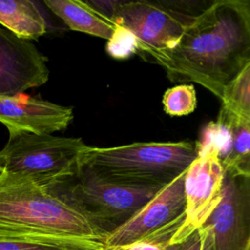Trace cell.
Returning <instances> with one entry per match:
<instances>
[{
  "mask_svg": "<svg viewBox=\"0 0 250 250\" xmlns=\"http://www.w3.org/2000/svg\"><path fill=\"white\" fill-rule=\"evenodd\" d=\"M174 83H197L222 100L226 85L250 63V2L216 0L203 8L171 49L148 52Z\"/></svg>",
  "mask_w": 250,
  "mask_h": 250,
  "instance_id": "1",
  "label": "cell"
},
{
  "mask_svg": "<svg viewBox=\"0 0 250 250\" xmlns=\"http://www.w3.org/2000/svg\"><path fill=\"white\" fill-rule=\"evenodd\" d=\"M0 235H69L104 241L88 222L30 179L0 175Z\"/></svg>",
  "mask_w": 250,
  "mask_h": 250,
  "instance_id": "2",
  "label": "cell"
},
{
  "mask_svg": "<svg viewBox=\"0 0 250 250\" xmlns=\"http://www.w3.org/2000/svg\"><path fill=\"white\" fill-rule=\"evenodd\" d=\"M196 156V144L188 141L111 147L88 146L83 153V167L117 184L161 188L186 172Z\"/></svg>",
  "mask_w": 250,
  "mask_h": 250,
  "instance_id": "3",
  "label": "cell"
},
{
  "mask_svg": "<svg viewBox=\"0 0 250 250\" xmlns=\"http://www.w3.org/2000/svg\"><path fill=\"white\" fill-rule=\"evenodd\" d=\"M159 189L117 184L85 167L67 182L45 188L83 217L104 241Z\"/></svg>",
  "mask_w": 250,
  "mask_h": 250,
  "instance_id": "4",
  "label": "cell"
},
{
  "mask_svg": "<svg viewBox=\"0 0 250 250\" xmlns=\"http://www.w3.org/2000/svg\"><path fill=\"white\" fill-rule=\"evenodd\" d=\"M88 147L81 138L21 134L0 150L4 172L26 177L44 189L76 176Z\"/></svg>",
  "mask_w": 250,
  "mask_h": 250,
  "instance_id": "5",
  "label": "cell"
},
{
  "mask_svg": "<svg viewBox=\"0 0 250 250\" xmlns=\"http://www.w3.org/2000/svg\"><path fill=\"white\" fill-rule=\"evenodd\" d=\"M180 2L117 1L111 20L136 37L137 54L173 48L197 13Z\"/></svg>",
  "mask_w": 250,
  "mask_h": 250,
  "instance_id": "6",
  "label": "cell"
},
{
  "mask_svg": "<svg viewBox=\"0 0 250 250\" xmlns=\"http://www.w3.org/2000/svg\"><path fill=\"white\" fill-rule=\"evenodd\" d=\"M201 250H250V176H224L222 198L198 228Z\"/></svg>",
  "mask_w": 250,
  "mask_h": 250,
  "instance_id": "7",
  "label": "cell"
},
{
  "mask_svg": "<svg viewBox=\"0 0 250 250\" xmlns=\"http://www.w3.org/2000/svg\"><path fill=\"white\" fill-rule=\"evenodd\" d=\"M196 147L197 156L186 170L184 181L185 220L169 243L185 239L201 227L222 198L225 173L218 152L211 146Z\"/></svg>",
  "mask_w": 250,
  "mask_h": 250,
  "instance_id": "8",
  "label": "cell"
},
{
  "mask_svg": "<svg viewBox=\"0 0 250 250\" xmlns=\"http://www.w3.org/2000/svg\"><path fill=\"white\" fill-rule=\"evenodd\" d=\"M186 172L161 188L123 226L104 241L106 249L133 243L185 220Z\"/></svg>",
  "mask_w": 250,
  "mask_h": 250,
  "instance_id": "9",
  "label": "cell"
},
{
  "mask_svg": "<svg viewBox=\"0 0 250 250\" xmlns=\"http://www.w3.org/2000/svg\"><path fill=\"white\" fill-rule=\"evenodd\" d=\"M48 59L30 42L0 26V96H15L44 85Z\"/></svg>",
  "mask_w": 250,
  "mask_h": 250,
  "instance_id": "10",
  "label": "cell"
},
{
  "mask_svg": "<svg viewBox=\"0 0 250 250\" xmlns=\"http://www.w3.org/2000/svg\"><path fill=\"white\" fill-rule=\"evenodd\" d=\"M72 119L70 106L24 93L0 96V123L7 128L9 138L21 134H52L64 130Z\"/></svg>",
  "mask_w": 250,
  "mask_h": 250,
  "instance_id": "11",
  "label": "cell"
},
{
  "mask_svg": "<svg viewBox=\"0 0 250 250\" xmlns=\"http://www.w3.org/2000/svg\"><path fill=\"white\" fill-rule=\"evenodd\" d=\"M45 5L71 30L108 40L117 24L89 1L45 0Z\"/></svg>",
  "mask_w": 250,
  "mask_h": 250,
  "instance_id": "12",
  "label": "cell"
},
{
  "mask_svg": "<svg viewBox=\"0 0 250 250\" xmlns=\"http://www.w3.org/2000/svg\"><path fill=\"white\" fill-rule=\"evenodd\" d=\"M0 25L23 40H35L47 29L46 21L30 0H0Z\"/></svg>",
  "mask_w": 250,
  "mask_h": 250,
  "instance_id": "13",
  "label": "cell"
},
{
  "mask_svg": "<svg viewBox=\"0 0 250 250\" xmlns=\"http://www.w3.org/2000/svg\"><path fill=\"white\" fill-rule=\"evenodd\" d=\"M231 133L228 154L221 160L224 173L234 176H250V120L237 117L221 106Z\"/></svg>",
  "mask_w": 250,
  "mask_h": 250,
  "instance_id": "14",
  "label": "cell"
},
{
  "mask_svg": "<svg viewBox=\"0 0 250 250\" xmlns=\"http://www.w3.org/2000/svg\"><path fill=\"white\" fill-rule=\"evenodd\" d=\"M0 250H107L100 240L58 235L46 237L0 235Z\"/></svg>",
  "mask_w": 250,
  "mask_h": 250,
  "instance_id": "15",
  "label": "cell"
},
{
  "mask_svg": "<svg viewBox=\"0 0 250 250\" xmlns=\"http://www.w3.org/2000/svg\"><path fill=\"white\" fill-rule=\"evenodd\" d=\"M222 107L233 115L250 120V63L224 88Z\"/></svg>",
  "mask_w": 250,
  "mask_h": 250,
  "instance_id": "16",
  "label": "cell"
},
{
  "mask_svg": "<svg viewBox=\"0 0 250 250\" xmlns=\"http://www.w3.org/2000/svg\"><path fill=\"white\" fill-rule=\"evenodd\" d=\"M164 111L171 116L188 115L194 111L197 104L196 91L190 84H180L168 89L163 97Z\"/></svg>",
  "mask_w": 250,
  "mask_h": 250,
  "instance_id": "17",
  "label": "cell"
},
{
  "mask_svg": "<svg viewBox=\"0 0 250 250\" xmlns=\"http://www.w3.org/2000/svg\"><path fill=\"white\" fill-rule=\"evenodd\" d=\"M136 37L127 28L117 24L111 37L106 42L105 50L114 59L124 60L137 53Z\"/></svg>",
  "mask_w": 250,
  "mask_h": 250,
  "instance_id": "18",
  "label": "cell"
},
{
  "mask_svg": "<svg viewBox=\"0 0 250 250\" xmlns=\"http://www.w3.org/2000/svg\"><path fill=\"white\" fill-rule=\"evenodd\" d=\"M182 224L183 222H180L141 240L107 250H164V246L170 241Z\"/></svg>",
  "mask_w": 250,
  "mask_h": 250,
  "instance_id": "19",
  "label": "cell"
},
{
  "mask_svg": "<svg viewBox=\"0 0 250 250\" xmlns=\"http://www.w3.org/2000/svg\"><path fill=\"white\" fill-rule=\"evenodd\" d=\"M202 239L199 229H195L185 239L177 243H167L164 250H201Z\"/></svg>",
  "mask_w": 250,
  "mask_h": 250,
  "instance_id": "20",
  "label": "cell"
},
{
  "mask_svg": "<svg viewBox=\"0 0 250 250\" xmlns=\"http://www.w3.org/2000/svg\"><path fill=\"white\" fill-rule=\"evenodd\" d=\"M0 167H2V168H4V158L2 157V155H1V153H0Z\"/></svg>",
  "mask_w": 250,
  "mask_h": 250,
  "instance_id": "21",
  "label": "cell"
}]
</instances>
